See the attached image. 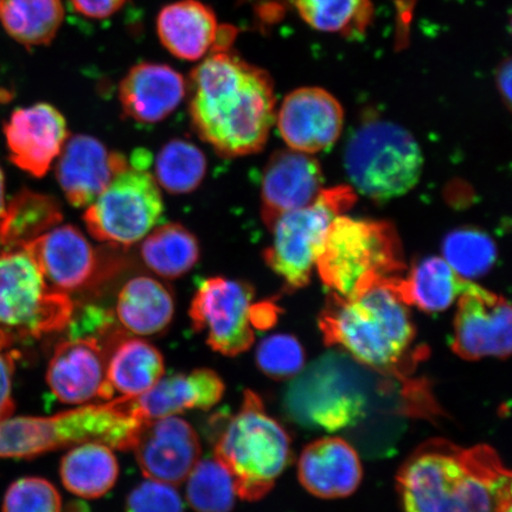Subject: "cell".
Instances as JSON below:
<instances>
[{
	"instance_id": "6da1fadb",
	"label": "cell",
	"mask_w": 512,
	"mask_h": 512,
	"mask_svg": "<svg viewBox=\"0 0 512 512\" xmlns=\"http://www.w3.org/2000/svg\"><path fill=\"white\" fill-rule=\"evenodd\" d=\"M190 118L203 142L222 157L264 149L277 119L271 76L229 51H214L192 70Z\"/></svg>"
},
{
	"instance_id": "836d02e7",
	"label": "cell",
	"mask_w": 512,
	"mask_h": 512,
	"mask_svg": "<svg viewBox=\"0 0 512 512\" xmlns=\"http://www.w3.org/2000/svg\"><path fill=\"white\" fill-rule=\"evenodd\" d=\"M185 497L196 512H230L236 497L234 478L215 457L200 460L187 480Z\"/></svg>"
},
{
	"instance_id": "44dd1931",
	"label": "cell",
	"mask_w": 512,
	"mask_h": 512,
	"mask_svg": "<svg viewBox=\"0 0 512 512\" xmlns=\"http://www.w3.org/2000/svg\"><path fill=\"white\" fill-rule=\"evenodd\" d=\"M224 382L211 369L162 377L149 392L125 398L128 409L143 420L175 416L192 409L208 411L223 398Z\"/></svg>"
},
{
	"instance_id": "d590c367",
	"label": "cell",
	"mask_w": 512,
	"mask_h": 512,
	"mask_svg": "<svg viewBox=\"0 0 512 512\" xmlns=\"http://www.w3.org/2000/svg\"><path fill=\"white\" fill-rule=\"evenodd\" d=\"M305 352L291 335H273L259 344L256 364L262 373L274 380L296 377L303 370Z\"/></svg>"
},
{
	"instance_id": "5b68a950",
	"label": "cell",
	"mask_w": 512,
	"mask_h": 512,
	"mask_svg": "<svg viewBox=\"0 0 512 512\" xmlns=\"http://www.w3.org/2000/svg\"><path fill=\"white\" fill-rule=\"evenodd\" d=\"M214 452L232 473L238 497L255 502L272 490L290 463L291 441L259 396L246 390L239 412L217 437Z\"/></svg>"
},
{
	"instance_id": "9a60e30c",
	"label": "cell",
	"mask_w": 512,
	"mask_h": 512,
	"mask_svg": "<svg viewBox=\"0 0 512 512\" xmlns=\"http://www.w3.org/2000/svg\"><path fill=\"white\" fill-rule=\"evenodd\" d=\"M107 361L96 337H72L57 344L47 371L51 392L68 405H82L93 399L112 400Z\"/></svg>"
},
{
	"instance_id": "9c48e42d",
	"label": "cell",
	"mask_w": 512,
	"mask_h": 512,
	"mask_svg": "<svg viewBox=\"0 0 512 512\" xmlns=\"http://www.w3.org/2000/svg\"><path fill=\"white\" fill-rule=\"evenodd\" d=\"M355 189L349 185L323 189L309 206L281 215L271 228L273 242L265 260L291 290L309 284L326 233L338 216L356 203Z\"/></svg>"
},
{
	"instance_id": "4fadbf2b",
	"label": "cell",
	"mask_w": 512,
	"mask_h": 512,
	"mask_svg": "<svg viewBox=\"0 0 512 512\" xmlns=\"http://www.w3.org/2000/svg\"><path fill=\"white\" fill-rule=\"evenodd\" d=\"M457 300L453 351L469 361L508 357L512 342L508 300L470 280Z\"/></svg>"
},
{
	"instance_id": "74e56055",
	"label": "cell",
	"mask_w": 512,
	"mask_h": 512,
	"mask_svg": "<svg viewBox=\"0 0 512 512\" xmlns=\"http://www.w3.org/2000/svg\"><path fill=\"white\" fill-rule=\"evenodd\" d=\"M126 512H185V507L174 485L146 478L128 495Z\"/></svg>"
},
{
	"instance_id": "e575fe53",
	"label": "cell",
	"mask_w": 512,
	"mask_h": 512,
	"mask_svg": "<svg viewBox=\"0 0 512 512\" xmlns=\"http://www.w3.org/2000/svg\"><path fill=\"white\" fill-rule=\"evenodd\" d=\"M444 260L465 280L482 277L494 266L495 242L477 229H460L447 236L443 246Z\"/></svg>"
},
{
	"instance_id": "484cf974",
	"label": "cell",
	"mask_w": 512,
	"mask_h": 512,
	"mask_svg": "<svg viewBox=\"0 0 512 512\" xmlns=\"http://www.w3.org/2000/svg\"><path fill=\"white\" fill-rule=\"evenodd\" d=\"M63 215L54 197L24 189L11 198L0 216V245L5 251H19L59 226Z\"/></svg>"
},
{
	"instance_id": "5bb4252c",
	"label": "cell",
	"mask_w": 512,
	"mask_h": 512,
	"mask_svg": "<svg viewBox=\"0 0 512 512\" xmlns=\"http://www.w3.org/2000/svg\"><path fill=\"white\" fill-rule=\"evenodd\" d=\"M131 451L147 479L176 486L200 462L202 447L194 427L175 415L144 420Z\"/></svg>"
},
{
	"instance_id": "ba28073f",
	"label": "cell",
	"mask_w": 512,
	"mask_h": 512,
	"mask_svg": "<svg viewBox=\"0 0 512 512\" xmlns=\"http://www.w3.org/2000/svg\"><path fill=\"white\" fill-rule=\"evenodd\" d=\"M344 165L354 189L382 202L405 195L418 184L424 158L406 128L370 121L350 138Z\"/></svg>"
},
{
	"instance_id": "3957f363",
	"label": "cell",
	"mask_w": 512,
	"mask_h": 512,
	"mask_svg": "<svg viewBox=\"0 0 512 512\" xmlns=\"http://www.w3.org/2000/svg\"><path fill=\"white\" fill-rule=\"evenodd\" d=\"M396 278L377 280L348 296L331 292L319 318L326 344L388 374L399 373L415 338L408 305L394 287Z\"/></svg>"
},
{
	"instance_id": "83f0119b",
	"label": "cell",
	"mask_w": 512,
	"mask_h": 512,
	"mask_svg": "<svg viewBox=\"0 0 512 512\" xmlns=\"http://www.w3.org/2000/svg\"><path fill=\"white\" fill-rule=\"evenodd\" d=\"M163 355L149 342L132 338L121 342L107 361V381L113 393L137 398L164 376Z\"/></svg>"
},
{
	"instance_id": "f35d334b",
	"label": "cell",
	"mask_w": 512,
	"mask_h": 512,
	"mask_svg": "<svg viewBox=\"0 0 512 512\" xmlns=\"http://www.w3.org/2000/svg\"><path fill=\"white\" fill-rule=\"evenodd\" d=\"M14 336L0 328V421L10 418L15 411L12 399V376L15 371V355L11 350Z\"/></svg>"
},
{
	"instance_id": "7bdbcfd3",
	"label": "cell",
	"mask_w": 512,
	"mask_h": 512,
	"mask_svg": "<svg viewBox=\"0 0 512 512\" xmlns=\"http://www.w3.org/2000/svg\"><path fill=\"white\" fill-rule=\"evenodd\" d=\"M504 512H512L511 507L505 510Z\"/></svg>"
},
{
	"instance_id": "d6986e66",
	"label": "cell",
	"mask_w": 512,
	"mask_h": 512,
	"mask_svg": "<svg viewBox=\"0 0 512 512\" xmlns=\"http://www.w3.org/2000/svg\"><path fill=\"white\" fill-rule=\"evenodd\" d=\"M323 189L322 169L313 155L292 149L273 153L262 178V220L271 229L281 215L315 202Z\"/></svg>"
},
{
	"instance_id": "277c9868",
	"label": "cell",
	"mask_w": 512,
	"mask_h": 512,
	"mask_svg": "<svg viewBox=\"0 0 512 512\" xmlns=\"http://www.w3.org/2000/svg\"><path fill=\"white\" fill-rule=\"evenodd\" d=\"M144 420L128 409L123 396L53 416H19L0 421V458H32L88 443L131 451Z\"/></svg>"
},
{
	"instance_id": "7c38bea8",
	"label": "cell",
	"mask_w": 512,
	"mask_h": 512,
	"mask_svg": "<svg viewBox=\"0 0 512 512\" xmlns=\"http://www.w3.org/2000/svg\"><path fill=\"white\" fill-rule=\"evenodd\" d=\"M251 286L221 277L200 284L192 299V328L206 334L211 349L234 357L252 347L255 341Z\"/></svg>"
},
{
	"instance_id": "ac0fdd59",
	"label": "cell",
	"mask_w": 512,
	"mask_h": 512,
	"mask_svg": "<svg viewBox=\"0 0 512 512\" xmlns=\"http://www.w3.org/2000/svg\"><path fill=\"white\" fill-rule=\"evenodd\" d=\"M128 164L124 155L108 150L100 140L76 134L63 146L56 178L72 206L87 208Z\"/></svg>"
},
{
	"instance_id": "60d3db41",
	"label": "cell",
	"mask_w": 512,
	"mask_h": 512,
	"mask_svg": "<svg viewBox=\"0 0 512 512\" xmlns=\"http://www.w3.org/2000/svg\"><path fill=\"white\" fill-rule=\"evenodd\" d=\"M496 82L499 93L505 102V106L510 108L511 105V79H512V64L511 60H505L501 66L498 67L496 73Z\"/></svg>"
},
{
	"instance_id": "30bf717a",
	"label": "cell",
	"mask_w": 512,
	"mask_h": 512,
	"mask_svg": "<svg viewBox=\"0 0 512 512\" xmlns=\"http://www.w3.org/2000/svg\"><path fill=\"white\" fill-rule=\"evenodd\" d=\"M73 313L72 300L48 286L24 249L0 255V328L14 337L38 338L66 329Z\"/></svg>"
},
{
	"instance_id": "603a6c76",
	"label": "cell",
	"mask_w": 512,
	"mask_h": 512,
	"mask_svg": "<svg viewBox=\"0 0 512 512\" xmlns=\"http://www.w3.org/2000/svg\"><path fill=\"white\" fill-rule=\"evenodd\" d=\"M360 457L347 441L324 438L305 448L298 475L304 488L320 498H342L354 494L362 480Z\"/></svg>"
},
{
	"instance_id": "d6a6232c",
	"label": "cell",
	"mask_w": 512,
	"mask_h": 512,
	"mask_svg": "<svg viewBox=\"0 0 512 512\" xmlns=\"http://www.w3.org/2000/svg\"><path fill=\"white\" fill-rule=\"evenodd\" d=\"M207 166L206 156L195 144L175 139L159 151L153 177L170 194H189L200 187Z\"/></svg>"
},
{
	"instance_id": "ab89813d",
	"label": "cell",
	"mask_w": 512,
	"mask_h": 512,
	"mask_svg": "<svg viewBox=\"0 0 512 512\" xmlns=\"http://www.w3.org/2000/svg\"><path fill=\"white\" fill-rule=\"evenodd\" d=\"M70 2L82 16L105 19L123 8L127 0H70Z\"/></svg>"
},
{
	"instance_id": "1f68e13d",
	"label": "cell",
	"mask_w": 512,
	"mask_h": 512,
	"mask_svg": "<svg viewBox=\"0 0 512 512\" xmlns=\"http://www.w3.org/2000/svg\"><path fill=\"white\" fill-rule=\"evenodd\" d=\"M311 28L358 37L373 18L371 0H286Z\"/></svg>"
},
{
	"instance_id": "f1b7e54d",
	"label": "cell",
	"mask_w": 512,
	"mask_h": 512,
	"mask_svg": "<svg viewBox=\"0 0 512 512\" xmlns=\"http://www.w3.org/2000/svg\"><path fill=\"white\" fill-rule=\"evenodd\" d=\"M64 488L72 494L94 499L105 496L119 477V463L113 448L88 443L72 448L61 460Z\"/></svg>"
},
{
	"instance_id": "8fae6325",
	"label": "cell",
	"mask_w": 512,
	"mask_h": 512,
	"mask_svg": "<svg viewBox=\"0 0 512 512\" xmlns=\"http://www.w3.org/2000/svg\"><path fill=\"white\" fill-rule=\"evenodd\" d=\"M147 169L131 162L86 208L83 219L95 240L131 246L143 240L162 219V194Z\"/></svg>"
},
{
	"instance_id": "ffe728a7",
	"label": "cell",
	"mask_w": 512,
	"mask_h": 512,
	"mask_svg": "<svg viewBox=\"0 0 512 512\" xmlns=\"http://www.w3.org/2000/svg\"><path fill=\"white\" fill-rule=\"evenodd\" d=\"M57 291L85 287L98 270V255L78 228L56 226L24 248Z\"/></svg>"
},
{
	"instance_id": "4dcf8cb0",
	"label": "cell",
	"mask_w": 512,
	"mask_h": 512,
	"mask_svg": "<svg viewBox=\"0 0 512 512\" xmlns=\"http://www.w3.org/2000/svg\"><path fill=\"white\" fill-rule=\"evenodd\" d=\"M63 19L62 0H0V23L25 47L48 46Z\"/></svg>"
},
{
	"instance_id": "e0dca14e",
	"label": "cell",
	"mask_w": 512,
	"mask_h": 512,
	"mask_svg": "<svg viewBox=\"0 0 512 512\" xmlns=\"http://www.w3.org/2000/svg\"><path fill=\"white\" fill-rule=\"evenodd\" d=\"M275 120L290 149L315 155L337 142L344 112L335 96L325 89L304 87L286 96Z\"/></svg>"
},
{
	"instance_id": "8992f818",
	"label": "cell",
	"mask_w": 512,
	"mask_h": 512,
	"mask_svg": "<svg viewBox=\"0 0 512 512\" xmlns=\"http://www.w3.org/2000/svg\"><path fill=\"white\" fill-rule=\"evenodd\" d=\"M324 285L339 296L406 270L401 241L392 223L341 215L332 222L317 256Z\"/></svg>"
},
{
	"instance_id": "2e32d148",
	"label": "cell",
	"mask_w": 512,
	"mask_h": 512,
	"mask_svg": "<svg viewBox=\"0 0 512 512\" xmlns=\"http://www.w3.org/2000/svg\"><path fill=\"white\" fill-rule=\"evenodd\" d=\"M3 130L11 162L37 178L47 174L69 138L61 112L43 102L17 108Z\"/></svg>"
},
{
	"instance_id": "f546056e",
	"label": "cell",
	"mask_w": 512,
	"mask_h": 512,
	"mask_svg": "<svg viewBox=\"0 0 512 512\" xmlns=\"http://www.w3.org/2000/svg\"><path fill=\"white\" fill-rule=\"evenodd\" d=\"M144 264L165 279L183 277L200 259L196 236L178 223H166L152 229L140 248Z\"/></svg>"
},
{
	"instance_id": "8d00e7d4",
	"label": "cell",
	"mask_w": 512,
	"mask_h": 512,
	"mask_svg": "<svg viewBox=\"0 0 512 512\" xmlns=\"http://www.w3.org/2000/svg\"><path fill=\"white\" fill-rule=\"evenodd\" d=\"M3 512H62L60 492L47 479L27 477L6 490Z\"/></svg>"
},
{
	"instance_id": "d4e9b609",
	"label": "cell",
	"mask_w": 512,
	"mask_h": 512,
	"mask_svg": "<svg viewBox=\"0 0 512 512\" xmlns=\"http://www.w3.org/2000/svg\"><path fill=\"white\" fill-rule=\"evenodd\" d=\"M174 315V298L158 280L136 277L121 288L117 316L119 322L132 334L158 335L168 328Z\"/></svg>"
},
{
	"instance_id": "7a4b0ae2",
	"label": "cell",
	"mask_w": 512,
	"mask_h": 512,
	"mask_svg": "<svg viewBox=\"0 0 512 512\" xmlns=\"http://www.w3.org/2000/svg\"><path fill=\"white\" fill-rule=\"evenodd\" d=\"M398 486L405 512H504L511 473L494 448L427 441L403 464Z\"/></svg>"
},
{
	"instance_id": "7402d4cb",
	"label": "cell",
	"mask_w": 512,
	"mask_h": 512,
	"mask_svg": "<svg viewBox=\"0 0 512 512\" xmlns=\"http://www.w3.org/2000/svg\"><path fill=\"white\" fill-rule=\"evenodd\" d=\"M187 92V82L175 69L144 62L121 81L119 99L127 117L140 124H157L181 105Z\"/></svg>"
},
{
	"instance_id": "52a82bcc",
	"label": "cell",
	"mask_w": 512,
	"mask_h": 512,
	"mask_svg": "<svg viewBox=\"0 0 512 512\" xmlns=\"http://www.w3.org/2000/svg\"><path fill=\"white\" fill-rule=\"evenodd\" d=\"M361 363L329 354L296 376L285 407L300 425L335 432L360 422L370 402V386Z\"/></svg>"
},
{
	"instance_id": "b9f144b4",
	"label": "cell",
	"mask_w": 512,
	"mask_h": 512,
	"mask_svg": "<svg viewBox=\"0 0 512 512\" xmlns=\"http://www.w3.org/2000/svg\"><path fill=\"white\" fill-rule=\"evenodd\" d=\"M5 210V179L2 168H0V216Z\"/></svg>"
},
{
	"instance_id": "4316f807",
	"label": "cell",
	"mask_w": 512,
	"mask_h": 512,
	"mask_svg": "<svg viewBox=\"0 0 512 512\" xmlns=\"http://www.w3.org/2000/svg\"><path fill=\"white\" fill-rule=\"evenodd\" d=\"M469 280H465L444 258L432 256L413 267L406 278L394 281L396 292L408 306L427 313L443 312L460 296Z\"/></svg>"
},
{
	"instance_id": "cb8c5ba5",
	"label": "cell",
	"mask_w": 512,
	"mask_h": 512,
	"mask_svg": "<svg viewBox=\"0 0 512 512\" xmlns=\"http://www.w3.org/2000/svg\"><path fill=\"white\" fill-rule=\"evenodd\" d=\"M220 27L215 12L198 0H178L157 17L163 47L177 59L197 61L214 51Z\"/></svg>"
}]
</instances>
